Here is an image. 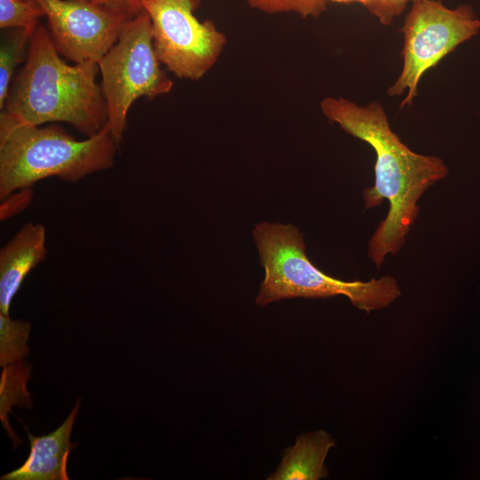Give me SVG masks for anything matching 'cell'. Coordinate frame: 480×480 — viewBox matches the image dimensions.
Listing matches in <instances>:
<instances>
[{"label":"cell","instance_id":"obj_1","mask_svg":"<svg viewBox=\"0 0 480 480\" xmlns=\"http://www.w3.org/2000/svg\"><path fill=\"white\" fill-rule=\"evenodd\" d=\"M324 116L375 151V182L363 191L367 209L387 199L389 209L368 242V257L380 267L388 254L396 255L417 219L418 201L428 188L448 174L436 156L416 153L392 131L384 108L377 101L360 106L340 97L320 102Z\"/></svg>","mask_w":480,"mask_h":480},{"label":"cell","instance_id":"obj_2","mask_svg":"<svg viewBox=\"0 0 480 480\" xmlns=\"http://www.w3.org/2000/svg\"><path fill=\"white\" fill-rule=\"evenodd\" d=\"M95 61L66 63L49 29L38 25L28 47L25 64L15 78L0 119L41 125L66 122L92 137L108 124V108Z\"/></svg>","mask_w":480,"mask_h":480},{"label":"cell","instance_id":"obj_3","mask_svg":"<svg viewBox=\"0 0 480 480\" xmlns=\"http://www.w3.org/2000/svg\"><path fill=\"white\" fill-rule=\"evenodd\" d=\"M252 236L265 271L256 298L260 307L284 299L343 295L369 313L388 307L401 294L396 280L390 276L362 282L326 275L308 260L304 236L292 224L260 222L255 225Z\"/></svg>","mask_w":480,"mask_h":480},{"label":"cell","instance_id":"obj_4","mask_svg":"<svg viewBox=\"0 0 480 480\" xmlns=\"http://www.w3.org/2000/svg\"><path fill=\"white\" fill-rule=\"evenodd\" d=\"M117 147L108 124L77 140L60 125L39 127L0 119V199L46 178L75 183L110 169Z\"/></svg>","mask_w":480,"mask_h":480},{"label":"cell","instance_id":"obj_5","mask_svg":"<svg viewBox=\"0 0 480 480\" xmlns=\"http://www.w3.org/2000/svg\"><path fill=\"white\" fill-rule=\"evenodd\" d=\"M98 65L108 108V125L119 145L132 103L140 97L153 99L166 94L173 86L160 67L153 44L150 17L146 11L127 21L117 42Z\"/></svg>","mask_w":480,"mask_h":480},{"label":"cell","instance_id":"obj_6","mask_svg":"<svg viewBox=\"0 0 480 480\" xmlns=\"http://www.w3.org/2000/svg\"><path fill=\"white\" fill-rule=\"evenodd\" d=\"M479 31L480 20L469 4L448 8L440 0L412 2L399 30L404 36L402 70L388 94L406 92L400 108L411 106L424 73Z\"/></svg>","mask_w":480,"mask_h":480},{"label":"cell","instance_id":"obj_7","mask_svg":"<svg viewBox=\"0 0 480 480\" xmlns=\"http://www.w3.org/2000/svg\"><path fill=\"white\" fill-rule=\"evenodd\" d=\"M150 17L158 60L178 78L197 81L217 62L227 36L194 14L198 0H140Z\"/></svg>","mask_w":480,"mask_h":480},{"label":"cell","instance_id":"obj_8","mask_svg":"<svg viewBox=\"0 0 480 480\" xmlns=\"http://www.w3.org/2000/svg\"><path fill=\"white\" fill-rule=\"evenodd\" d=\"M44 11L48 29L60 55L82 63L99 62L115 45L130 12L87 0H36Z\"/></svg>","mask_w":480,"mask_h":480},{"label":"cell","instance_id":"obj_9","mask_svg":"<svg viewBox=\"0 0 480 480\" xmlns=\"http://www.w3.org/2000/svg\"><path fill=\"white\" fill-rule=\"evenodd\" d=\"M81 399L76 400L65 421L53 432L34 436L28 431L30 452L17 469L1 476V480H68L67 464L68 454L76 446L70 435Z\"/></svg>","mask_w":480,"mask_h":480},{"label":"cell","instance_id":"obj_10","mask_svg":"<svg viewBox=\"0 0 480 480\" xmlns=\"http://www.w3.org/2000/svg\"><path fill=\"white\" fill-rule=\"evenodd\" d=\"M45 228L28 222L0 251V313L9 316L14 295L27 275L45 259Z\"/></svg>","mask_w":480,"mask_h":480},{"label":"cell","instance_id":"obj_11","mask_svg":"<svg viewBox=\"0 0 480 480\" xmlns=\"http://www.w3.org/2000/svg\"><path fill=\"white\" fill-rule=\"evenodd\" d=\"M335 441L324 430L303 434L285 450L276 471L268 480H319L327 477L324 460Z\"/></svg>","mask_w":480,"mask_h":480},{"label":"cell","instance_id":"obj_12","mask_svg":"<svg viewBox=\"0 0 480 480\" xmlns=\"http://www.w3.org/2000/svg\"><path fill=\"white\" fill-rule=\"evenodd\" d=\"M32 34L33 32L23 28H12L1 41L0 109L4 107L12 75L26 53Z\"/></svg>","mask_w":480,"mask_h":480},{"label":"cell","instance_id":"obj_13","mask_svg":"<svg viewBox=\"0 0 480 480\" xmlns=\"http://www.w3.org/2000/svg\"><path fill=\"white\" fill-rule=\"evenodd\" d=\"M31 325L23 320H12L0 313V365L6 367L23 362L28 355L27 341Z\"/></svg>","mask_w":480,"mask_h":480},{"label":"cell","instance_id":"obj_14","mask_svg":"<svg viewBox=\"0 0 480 480\" xmlns=\"http://www.w3.org/2000/svg\"><path fill=\"white\" fill-rule=\"evenodd\" d=\"M45 16L36 0H0V28H23L34 32Z\"/></svg>","mask_w":480,"mask_h":480},{"label":"cell","instance_id":"obj_15","mask_svg":"<svg viewBox=\"0 0 480 480\" xmlns=\"http://www.w3.org/2000/svg\"><path fill=\"white\" fill-rule=\"evenodd\" d=\"M328 0H246L256 10L273 14L293 12L302 18L318 17L327 9Z\"/></svg>","mask_w":480,"mask_h":480},{"label":"cell","instance_id":"obj_16","mask_svg":"<svg viewBox=\"0 0 480 480\" xmlns=\"http://www.w3.org/2000/svg\"><path fill=\"white\" fill-rule=\"evenodd\" d=\"M414 1L416 0H372L366 9L382 25L388 26L404 11L409 3Z\"/></svg>","mask_w":480,"mask_h":480},{"label":"cell","instance_id":"obj_17","mask_svg":"<svg viewBox=\"0 0 480 480\" xmlns=\"http://www.w3.org/2000/svg\"><path fill=\"white\" fill-rule=\"evenodd\" d=\"M33 196L31 188L14 191L1 200L0 219L5 220L22 212L30 204Z\"/></svg>","mask_w":480,"mask_h":480},{"label":"cell","instance_id":"obj_18","mask_svg":"<svg viewBox=\"0 0 480 480\" xmlns=\"http://www.w3.org/2000/svg\"><path fill=\"white\" fill-rule=\"evenodd\" d=\"M103 4L124 10L133 16H136L143 10L140 0H103Z\"/></svg>","mask_w":480,"mask_h":480},{"label":"cell","instance_id":"obj_19","mask_svg":"<svg viewBox=\"0 0 480 480\" xmlns=\"http://www.w3.org/2000/svg\"><path fill=\"white\" fill-rule=\"evenodd\" d=\"M330 1L334 2V3H339V4L358 3L364 5L365 8H367L372 2V0H330Z\"/></svg>","mask_w":480,"mask_h":480},{"label":"cell","instance_id":"obj_20","mask_svg":"<svg viewBox=\"0 0 480 480\" xmlns=\"http://www.w3.org/2000/svg\"><path fill=\"white\" fill-rule=\"evenodd\" d=\"M87 1H93V2L103 4V0H87Z\"/></svg>","mask_w":480,"mask_h":480}]
</instances>
